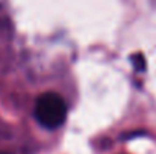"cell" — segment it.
I'll return each instance as SVG.
<instances>
[{"label":"cell","mask_w":156,"mask_h":154,"mask_svg":"<svg viewBox=\"0 0 156 154\" xmlns=\"http://www.w3.org/2000/svg\"><path fill=\"white\" fill-rule=\"evenodd\" d=\"M34 116L43 127L58 128L67 119V103L56 92L41 94L35 101Z\"/></svg>","instance_id":"cell-1"},{"label":"cell","mask_w":156,"mask_h":154,"mask_svg":"<svg viewBox=\"0 0 156 154\" xmlns=\"http://www.w3.org/2000/svg\"><path fill=\"white\" fill-rule=\"evenodd\" d=\"M130 59H132V63L135 65L136 70H144L146 62H144V56H143L141 53H138V54H132Z\"/></svg>","instance_id":"cell-2"}]
</instances>
